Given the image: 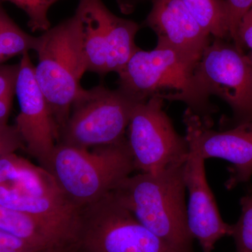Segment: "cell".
Instances as JSON below:
<instances>
[{
    "label": "cell",
    "instance_id": "1",
    "mask_svg": "<svg viewBox=\"0 0 252 252\" xmlns=\"http://www.w3.org/2000/svg\"><path fill=\"white\" fill-rule=\"evenodd\" d=\"M185 164L157 174L129 176L112 193L144 227L175 251L195 252L187 217Z\"/></svg>",
    "mask_w": 252,
    "mask_h": 252
},
{
    "label": "cell",
    "instance_id": "2",
    "mask_svg": "<svg viewBox=\"0 0 252 252\" xmlns=\"http://www.w3.org/2000/svg\"><path fill=\"white\" fill-rule=\"evenodd\" d=\"M44 170L78 210L114 190L135 170L127 139L93 150L58 143Z\"/></svg>",
    "mask_w": 252,
    "mask_h": 252
},
{
    "label": "cell",
    "instance_id": "3",
    "mask_svg": "<svg viewBox=\"0 0 252 252\" xmlns=\"http://www.w3.org/2000/svg\"><path fill=\"white\" fill-rule=\"evenodd\" d=\"M197 63L168 46L157 44L150 51L138 49L117 73L119 88L143 102L164 88L177 90L160 94L163 99L180 101L203 122L213 126L212 115L217 108L199 84L194 71Z\"/></svg>",
    "mask_w": 252,
    "mask_h": 252
},
{
    "label": "cell",
    "instance_id": "4",
    "mask_svg": "<svg viewBox=\"0 0 252 252\" xmlns=\"http://www.w3.org/2000/svg\"><path fill=\"white\" fill-rule=\"evenodd\" d=\"M34 74L49 105L59 135L71 108L84 89L81 79L88 71L83 41V23L77 11L39 36Z\"/></svg>",
    "mask_w": 252,
    "mask_h": 252
},
{
    "label": "cell",
    "instance_id": "5",
    "mask_svg": "<svg viewBox=\"0 0 252 252\" xmlns=\"http://www.w3.org/2000/svg\"><path fill=\"white\" fill-rule=\"evenodd\" d=\"M75 242L83 252H177L144 227L112 192L79 209Z\"/></svg>",
    "mask_w": 252,
    "mask_h": 252
},
{
    "label": "cell",
    "instance_id": "6",
    "mask_svg": "<svg viewBox=\"0 0 252 252\" xmlns=\"http://www.w3.org/2000/svg\"><path fill=\"white\" fill-rule=\"evenodd\" d=\"M139 103L119 88L112 90L99 85L84 89L72 104L58 143L89 149L119 142L125 138L126 127Z\"/></svg>",
    "mask_w": 252,
    "mask_h": 252
},
{
    "label": "cell",
    "instance_id": "7",
    "mask_svg": "<svg viewBox=\"0 0 252 252\" xmlns=\"http://www.w3.org/2000/svg\"><path fill=\"white\" fill-rule=\"evenodd\" d=\"M163 102L157 93L137 104L131 116L127 141L135 170L142 173L157 174L188 158V140L176 131Z\"/></svg>",
    "mask_w": 252,
    "mask_h": 252
},
{
    "label": "cell",
    "instance_id": "8",
    "mask_svg": "<svg viewBox=\"0 0 252 252\" xmlns=\"http://www.w3.org/2000/svg\"><path fill=\"white\" fill-rule=\"evenodd\" d=\"M209 96L217 95L230 106L229 128L252 123V67L249 56L235 44L215 39L204 51L194 71Z\"/></svg>",
    "mask_w": 252,
    "mask_h": 252
},
{
    "label": "cell",
    "instance_id": "9",
    "mask_svg": "<svg viewBox=\"0 0 252 252\" xmlns=\"http://www.w3.org/2000/svg\"><path fill=\"white\" fill-rule=\"evenodd\" d=\"M15 94L20 105L15 126L28 153L44 167L59 142V135L28 53L22 55L19 63Z\"/></svg>",
    "mask_w": 252,
    "mask_h": 252
},
{
    "label": "cell",
    "instance_id": "10",
    "mask_svg": "<svg viewBox=\"0 0 252 252\" xmlns=\"http://www.w3.org/2000/svg\"><path fill=\"white\" fill-rule=\"evenodd\" d=\"M184 122L189 147H193L205 160L220 158L231 163L227 189L246 183L252 176V123L240 124L223 131H217L189 109Z\"/></svg>",
    "mask_w": 252,
    "mask_h": 252
},
{
    "label": "cell",
    "instance_id": "11",
    "mask_svg": "<svg viewBox=\"0 0 252 252\" xmlns=\"http://www.w3.org/2000/svg\"><path fill=\"white\" fill-rule=\"evenodd\" d=\"M205 159L189 147L184 177L189 193L187 217L189 230L203 252H212L219 240L231 236L233 225L222 220L205 172Z\"/></svg>",
    "mask_w": 252,
    "mask_h": 252
},
{
    "label": "cell",
    "instance_id": "12",
    "mask_svg": "<svg viewBox=\"0 0 252 252\" xmlns=\"http://www.w3.org/2000/svg\"><path fill=\"white\" fill-rule=\"evenodd\" d=\"M146 19L158 36L157 44L173 48L198 63L210 44V35L189 12L182 0H152Z\"/></svg>",
    "mask_w": 252,
    "mask_h": 252
},
{
    "label": "cell",
    "instance_id": "13",
    "mask_svg": "<svg viewBox=\"0 0 252 252\" xmlns=\"http://www.w3.org/2000/svg\"><path fill=\"white\" fill-rule=\"evenodd\" d=\"M0 230L40 249L75 241L76 224L33 216L1 205Z\"/></svg>",
    "mask_w": 252,
    "mask_h": 252
},
{
    "label": "cell",
    "instance_id": "14",
    "mask_svg": "<svg viewBox=\"0 0 252 252\" xmlns=\"http://www.w3.org/2000/svg\"><path fill=\"white\" fill-rule=\"evenodd\" d=\"M0 187L32 196L65 198L49 172L15 153L0 157Z\"/></svg>",
    "mask_w": 252,
    "mask_h": 252
},
{
    "label": "cell",
    "instance_id": "15",
    "mask_svg": "<svg viewBox=\"0 0 252 252\" xmlns=\"http://www.w3.org/2000/svg\"><path fill=\"white\" fill-rule=\"evenodd\" d=\"M95 14L103 28L108 46L109 72H119L140 49L135 37L140 26L134 21L118 17L112 14L102 0H92Z\"/></svg>",
    "mask_w": 252,
    "mask_h": 252
},
{
    "label": "cell",
    "instance_id": "16",
    "mask_svg": "<svg viewBox=\"0 0 252 252\" xmlns=\"http://www.w3.org/2000/svg\"><path fill=\"white\" fill-rule=\"evenodd\" d=\"M0 205L46 220L77 223L79 210L64 198L36 197L0 187Z\"/></svg>",
    "mask_w": 252,
    "mask_h": 252
},
{
    "label": "cell",
    "instance_id": "17",
    "mask_svg": "<svg viewBox=\"0 0 252 252\" xmlns=\"http://www.w3.org/2000/svg\"><path fill=\"white\" fill-rule=\"evenodd\" d=\"M83 23V41L88 71L99 75L108 73V46L92 0H80L77 11Z\"/></svg>",
    "mask_w": 252,
    "mask_h": 252
},
{
    "label": "cell",
    "instance_id": "18",
    "mask_svg": "<svg viewBox=\"0 0 252 252\" xmlns=\"http://www.w3.org/2000/svg\"><path fill=\"white\" fill-rule=\"evenodd\" d=\"M200 26L215 39L229 37L225 0H182Z\"/></svg>",
    "mask_w": 252,
    "mask_h": 252
},
{
    "label": "cell",
    "instance_id": "19",
    "mask_svg": "<svg viewBox=\"0 0 252 252\" xmlns=\"http://www.w3.org/2000/svg\"><path fill=\"white\" fill-rule=\"evenodd\" d=\"M39 36L23 31L6 14L0 1V64L14 56L36 51Z\"/></svg>",
    "mask_w": 252,
    "mask_h": 252
},
{
    "label": "cell",
    "instance_id": "20",
    "mask_svg": "<svg viewBox=\"0 0 252 252\" xmlns=\"http://www.w3.org/2000/svg\"><path fill=\"white\" fill-rule=\"evenodd\" d=\"M241 215L233 225L231 236L234 239L235 252H252V192L240 200Z\"/></svg>",
    "mask_w": 252,
    "mask_h": 252
},
{
    "label": "cell",
    "instance_id": "21",
    "mask_svg": "<svg viewBox=\"0 0 252 252\" xmlns=\"http://www.w3.org/2000/svg\"><path fill=\"white\" fill-rule=\"evenodd\" d=\"M9 1L23 9L29 18V27L33 32H46L51 28L48 11L59 0H0Z\"/></svg>",
    "mask_w": 252,
    "mask_h": 252
},
{
    "label": "cell",
    "instance_id": "22",
    "mask_svg": "<svg viewBox=\"0 0 252 252\" xmlns=\"http://www.w3.org/2000/svg\"><path fill=\"white\" fill-rule=\"evenodd\" d=\"M228 15L229 37L236 45L240 23L252 6V0H225Z\"/></svg>",
    "mask_w": 252,
    "mask_h": 252
},
{
    "label": "cell",
    "instance_id": "23",
    "mask_svg": "<svg viewBox=\"0 0 252 252\" xmlns=\"http://www.w3.org/2000/svg\"><path fill=\"white\" fill-rule=\"evenodd\" d=\"M24 143L16 126H0V157L15 153Z\"/></svg>",
    "mask_w": 252,
    "mask_h": 252
},
{
    "label": "cell",
    "instance_id": "24",
    "mask_svg": "<svg viewBox=\"0 0 252 252\" xmlns=\"http://www.w3.org/2000/svg\"><path fill=\"white\" fill-rule=\"evenodd\" d=\"M19 63L17 64H0V97L14 96L16 91Z\"/></svg>",
    "mask_w": 252,
    "mask_h": 252
},
{
    "label": "cell",
    "instance_id": "25",
    "mask_svg": "<svg viewBox=\"0 0 252 252\" xmlns=\"http://www.w3.org/2000/svg\"><path fill=\"white\" fill-rule=\"evenodd\" d=\"M42 249L0 230V252H36Z\"/></svg>",
    "mask_w": 252,
    "mask_h": 252
},
{
    "label": "cell",
    "instance_id": "26",
    "mask_svg": "<svg viewBox=\"0 0 252 252\" xmlns=\"http://www.w3.org/2000/svg\"><path fill=\"white\" fill-rule=\"evenodd\" d=\"M235 46L243 51L245 47L249 48L252 51V6L240 23Z\"/></svg>",
    "mask_w": 252,
    "mask_h": 252
},
{
    "label": "cell",
    "instance_id": "27",
    "mask_svg": "<svg viewBox=\"0 0 252 252\" xmlns=\"http://www.w3.org/2000/svg\"><path fill=\"white\" fill-rule=\"evenodd\" d=\"M12 99L13 96L0 97V126L7 125Z\"/></svg>",
    "mask_w": 252,
    "mask_h": 252
},
{
    "label": "cell",
    "instance_id": "28",
    "mask_svg": "<svg viewBox=\"0 0 252 252\" xmlns=\"http://www.w3.org/2000/svg\"><path fill=\"white\" fill-rule=\"evenodd\" d=\"M76 248L75 242H71L38 250L36 252H73Z\"/></svg>",
    "mask_w": 252,
    "mask_h": 252
},
{
    "label": "cell",
    "instance_id": "29",
    "mask_svg": "<svg viewBox=\"0 0 252 252\" xmlns=\"http://www.w3.org/2000/svg\"><path fill=\"white\" fill-rule=\"evenodd\" d=\"M77 244V243H76ZM83 252L82 251H81L80 250H79V248H78L77 245V246H76L75 250H74V252Z\"/></svg>",
    "mask_w": 252,
    "mask_h": 252
},
{
    "label": "cell",
    "instance_id": "30",
    "mask_svg": "<svg viewBox=\"0 0 252 252\" xmlns=\"http://www.w3.org/2000/svg\"><path fill=\"white\" fill-rule=\"evenodd\" d=\"M249 56V59H250V63H251L252 67V51L251 53V54Z\"/></svg>",
    "mask_w": 252,
    "mask_h": 252
}]
</instances>
